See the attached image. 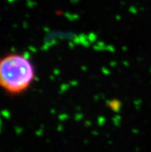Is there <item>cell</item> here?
Here are the masks:
<instances>
[{"label":"cell","instance_id":"1","mask_svg":"<svg viewBox=\"0 0 151 152\" xmlns=\"http://www.w3.org/2000/svg\"><path fill=\"white\" fill-rule=\"evenodd\" d=\"M36 79L33 63L26 56L12 53L2 58L0 63V83L3 90L11 95L27 91Z\"/></svg>","mask_w":151,"mask_h":152}]
</instances>
